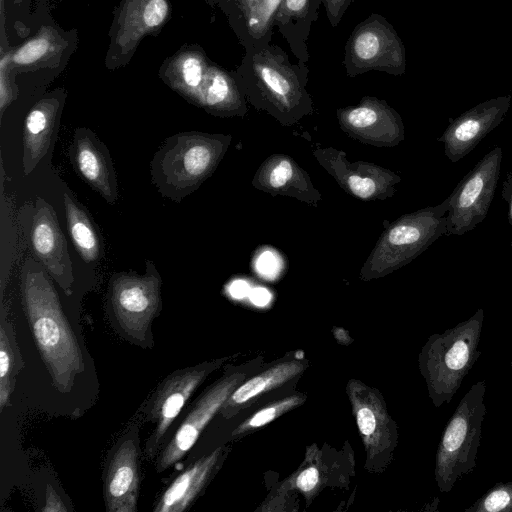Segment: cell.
Returning <instances> with one entry per match:
<instances>
[{"label": "cell", "instance_id": "1", "mask_svg": "<svg viewBox=\"0 0 512 512\" xmlns=\"http://www.w3.org/2000/svg\"><path fill=\"white\" fill-rule=\"evenodd\" d=\"M43 265L26 259L21 270L23 306L41 357L55 388L70 392L84 359Z\"/></svg>", "mask_w": 512, "mask_h": 512}, {"label": "cell", "instance_id": "2", "mask_svg": "<svg viewBox=\"0 0 512 512\" xmlns=\"http://www.w3.org/2000/svg\"><path fill=\"white\" fill-rule=\"evenodd\" d=\"M233 72L244 96L258 108L285 117L311 110L307 63H292L288 54L271 42L245 48Z\"/></svg>", "mask_w": 512, "mask_h": 512}, {"label": "cell", "instance_id": "3", "mask_svg": "<svg viewBox=\"0 0 512 512\" xmlns=\"http://www.w3.org/2000/svg\"><path fill=\"white\" fill-rule=\"evenodd\" d=\"M227 142L223 135L198 131L166 138L150 162L153 185L163 197L181 202L214 171Z\"/></svg>", "mask_w": 512, "mask_h": 512}, {"label": "cell", "instance_id": "4", "mask_svg": "<svg viewBox=\"0 0 512 512\" xmlns=\"http://www.w3.org/2000/svg\"><path fill=\"white\" fill-rule=\"evenodd\" d=\"M484 310L443 333L432 334L419 354V369L436 408L450 403L481 355Z\"/></svg>", "mask_w": 512, "mask_h": 512}, {"label": "cell", "instance_id": "5", "mask_svg": "<svg viewBox=\"0 0 512 512\" xmlns=\"http://www.w3.org/2000/svg\"><path fill=\"white\" fill-rule=\"evenodd\" d=\"M484 380L473 384L460 400L441 435L435 458V480L441 492L473 471L487 413Z\"/></svg>", "mask_w": 512, "mask_h": 512}, {"label": "cell", "instance_id": "6", "mask_svg": "<svg viewBox=\"0 0 512 512\" xmlns=\"http://www.w3.org/2000/svg\"><path fill=\"white\" fill-rule=\"evenodd\" d=\"M161 286V276L149 259L144 274L118 272L108 282L107 308L114 326L142 347L153 346L151 325L161 311Z\"/></svg>", "mask_w": 512, "mask_h": 512}, {"label": "cell", "instance_id": "7", "mask_svg": "<svg viewBox=\"0 0 512 512\" xmlns=\"http://www.w3.org/2000/svg\"><path fill=\"white\" fill-rule=\"evenodd\" d=\"M343 66L349 77L370 71L403 75L406 71L404 43L384 16L372 13L349 36Z\"/></svg>", "mask_w": 512, "mask_h": 512}, {"label": "cell", "instance_id": "8", "mask_svg": "<svg viewBox=\"0 0 512 512\" xmlns=\"http://www.w3.org/2000/svg\"><path fill=\"white\" fill-rule=\"evenodd\" d=\"M78 44V30L63 29L49 14L33 34L12 47L10 68L44 86L64 71Z\"/></svg>", "mask_w": 512, "mask_h": 512}, {"label": "cell", "instance_id": "9", "mask_svg": "<svg viewBox=\"0 0 512 512\" xmlns=\"http://www.w3.org/2000/svg\"><path fill=\"white\" fill-rule=\"evenodd\" d=\"M108 30L105 68L114 71L131 61L144 38L158 36L172 17L171 0H120Z\"/></svg>", "mask_w": 512, "mask_h": 512}, {"label": "cell", "instance_id": "10", "mask_svg": "<svg viewBox=\"0 0 512 512\" xmlns=\"http://www.w3.org/2000/svg\"><path fill=\"white\" fill-rule=\"evenodd\" d=\"M503 151L499 146L485 154L450 194L445 236H461L486 218L500 176Z\"/></svg>", "mask_w": 512, "mask_h": 512}, {"label": "cell", "instance_id": "11", "mask_svg": "<svg viewBox=\"0 0 512 512\" xmlns=\"http://www.w3.org/2000/svg\"><path fill=\"white\" fill-rule=\"evenodd\" d=\"M352 412L366 452V468L380 472L392 460L398 442L397 425L376 389L351 379L347 383Z\"/></svg>", "mask_w": 512, "mask_h": 512}, {"label": "cell", "instance_id": "12", "mask_svg": "<svg viewBox=\"0 0 512 512\" xmlns=\"http://www.w3.org/2000/svg\"><path fill=\"white\" fill-rule=\"evenodd\" d=\"M221 362L222 360H216L178 369L158 385L142 409L144 422L154 424V429L145 444V455L148 459L158 455L164 436L186 402Z\"/></svg>", "mask_w": 512, "mask_h": 512}, {"label": "cell", "instance_id": "13", "mask_svg": "<svg viewBox=\"0 0 512 512\" xmlns=\"http://www.w3.org/2000/svg\"><path fill=\"white\" fill-rule=\"evenodd\" d=\"M246 373L237 371L224 375L197 399L182 424L159 453L156 471L164 472L179 462L198 440L231 393L245 380Z\"/></svg>", "mask_w": 512, "mask_h": 512}, {"label": "cell", "instance_id": "14", "mask_svg": "<svg viewBox=\"0 0 512 512\" xmlns=\"http://www.w3.org/2000/svg\"><path fill=\"white\" fill-rule=\"evenodd\" d=\"M140 482L138 425L133 423L111 450L103 494L108 512H135Z\"/></svg>", "mask_w": 512, "mask_h": 512}, {"label": "cell", "instance_id": "15", "mask_svg": "<svg viewBox=\"0 0 512 512\" xmlns=\"http://www.w3.org/2000/svg\"><path fill=\"white\" fill-rule=\"evenodd\" d=\"M450 199L449 195L435 206L405 215L388 231L386 244L391 251L394 267L413 260L446 234Z\"/></svg>", "mask_w": 512, "mask_h": 512}, {"label": "cell", "instance_id": "16", "mask_svg": "<svg viewBox=\"0 0 512 512\" xmlns=\"http://www.w3.org/2000/svg\"><path fill=\"white\" fill-rule=\"evenodd\" d=\"M511 95L498 96L465 111L450 120L438 141L444 145V154L452 163L460 161L504 119L510 108Z\"/></svg>", "mask_w": 512, "mask_h": 512}, {"label": "cell", "instance_id": "17", "mask_svg": "<svg viewBox=\"0 0 512 512\" xmlns=\"http://www.w3.org/2000/svg\"><path fill=\"white\" fill-rule=\"evenodd\" d=\"M30 240L38 261L64 292L70 295L74 277L67 242L55 210L40 197L35 201Z\"/></svg>", "mask_w": 512, "mask_h": 512}, {"label": "cell", "instance_id": "18", "mask_svg": "<svg viewBox=\"0 0 512 512\" xmlns=\"http://www.w3.org/2000/svg\"><path fill=\"white\" fill-rule=\"evenodd\" d=\"M69 157L77 174L108 204L118 199V183L107 146L90 128L77 127L69 148Z\"/></svg>", "mask_w": 512, "mask_h": 512}, {"label": "cell", "instance_id": "19", "mask_svg": "<svg viewBox=\"0 0 512 512\" xmlns=\"http://www.w3.org/2000/svg\"><path fill=\"white\" fill-rule=\"evenodd\" d=\"M67 98L65 88L58 87L42 94L30 107L23 127L24 175L34 171L47 154Z\"/></svg>", "mask_w": 512, "mask_h": 512}, {"label": "cell", "instance_id": "20", "mask_svg": "<svg viewBox=\"0 0 512 512\" xmlns=\"http://www.w3.org/2000/svg\"><path fill=\"white\" fill-rule=\"evenodd\" d=\"M210 62L202 46L186 43L164 59L158 76L184 100L200 107L202 88Z\"/></svg>", "mask_w": 512, "mask_h": 512}, {"label": "cell", "instance_id": "21", "mask_svg": "<svg viewBox=\"0 0 512 512\" xmlns=\"http://www.w3.org/2000/svg\"><path fill=\"white\" fill-rule=\"evenodd\" d=\"M224 448L201 457L177 476L164 490L154 512H183L188 509L216 472Z\"/></svg>", "mask_w": 512, "mask_h": 512}, {"label": "cell", "instance_id": "22", "mask_svg": "<svg viewBox=\"0 0 512 512\" xmlns=\"http://www.w3.org/2000/svg\"><path fill=\"white\" fill-rule=\"evenodd\" d=\"M323 1L281 0L277 8L273 26L288 43L298 61L307 63L310 59L308 38Z\"/></svg>", "mask_w": 512, "mask_h": 512}, {"label": "cell", "instance_id": "23", "mask_svg": "<svg viewBox=\"0 0 512 512\" xmlns=\"http://www.w3.org/2000/svg\"><path fill=\"white\" fill-rule=\"evenodd\" d=\"M244 94L233 71L211 61L203 84L200 108L216 116L245 112Z\"/></svg>", "mask_w": 512, "mask_h": 512}, {"label": "cell", "instance_id": "24", "mask_svg": "<svg viewBox=\"0 0 512 512\" xmlns=\"http://www.w3.org/2000/svg\"><path fill=\"white\" fill-rule=\"evenodd\" d=\"M306 365L300 361L280 362L259 375L243 381L228 397L220 409L222 416L231 417L243 404L257 396L283 385L303 372Z\"/></svg>", "mask_w": 512, "mask_h": 512}, {"label": "cell", "instance_id": "25", "mask_svg": "<svg viewBox=\"0 0 512 512\" xmlns=\"http://www.w3.org/2000/svg\"><path fill=\"white\" fill-rule=\"evenodd\" d=\"M64 208L68 232L78 254L87 264L97 262L102 254V243L90 214L68 193L64 194Z\"/></svg>", "mask_w": 512, "mask_h": 512}, {"label": "cell", "instance_id": "26", "mask_svg": "<svg viewBox=\"0 0 512 512\" xmlns=\"http://www.w3.org/2000/svg\"><path fill=\"white\" fill-rule=\"evenodd\" d=\"M24 363L16 342L13 325L6 308L1 303L0 316V411L8 405L15 384L16 375Z\"/></svg>", "mask_w": 512, "mask_h": 512}, {"label": "cell", "instance_id": "27", "mask_svg": "<svg viewBox=\"0 0 512 512\" xmlns=\"http://www.w3.org/2000/svg\"><path fill=\"white\" fill-rule=\"evenodd\" d=\"M281 0H259L242 37L238 40L243 48L271 42L274 16Z\"/></svg>", "mask_w": 512, "mask_h": 512}, {"label": "cell", "instance_id": "28", "mask_svg": "<svg viewBox=\"0 0 512 512\" xmlns=\"http://www.w3.org/2000/svg\"><path fill=\"white\" fill-rule=\"evenodd\" d=\"M304 401V396L295 394L273 402L260 409L251 417L243 421L234 431L233 435L244 434L246 432L263 427L272 422L283 413L300 405Z\"/></svg>", "mask_w": 512, "mask_h": 512}, {"label": "cell", "instance_id": "29", "mask_svg": "<svg viewBox=\"0 0 512 512\" xmlns=\"http://www.w3.org/2000/svg\"><path fill=\"white\" fill-rule=\"evenodd\" d=\"M464 511L512 512V481L495 484Z\"/></svg>", "mask_w": 512, "mask_h": 512}, {"label": "cell", "instance_id": "30", "mask_svg": "<svg viewBox=\"0 0 512 512\" xmlns=\"http://www.w3.org/2000/svg\"><path fill=\"white\" fill-rule=\"evenodd\" d=\"M12 47L0 52V118L4 117L5 111L16 101L20 94L17 83V75L11 70Z\"/></svg>", "mask_w": 512, "mask_h": 512}, {"label": "cell", "instance_id": "31", "mask_svg": "<svg viewBox=\"0 0 512 512\" xmlns=\"http://www.w3.org/2000/svg\"><path fill=\"white\" fill-rule=\"evenodd\" d=\"M258 2L259 0H218L217 6L226 15L228 24L238 40L242 37Z\"/></svg>", "mask_w": 512, "mask_h": 512}, {"label": "cell", "instance_id": "32", "mask_svg": "<svg viewBox=\"0 0 512 512\" xmlns=\"http://www.w3.org/2000/svg\"><path fill=\"white\" fill-rule=\"evenodd\" d=\"M350 191L357 197L366 199L376 191V184L370 177L352 175L347 179Z\"/></svg>", "mask_w": 512, "mask_h": 512}, {"label": "cell", "instance_id": "33", "mask_svg": "<svg viewBox=\"0 0 512 512\" xmlns=\"http://www.w3.org/2000/svg\"><path fill=\"white\" fill-rule=\"evenodd\" d=\"M293 176V167L289 161L283 160L279 162L274 168L271 170L268 182L270 187L272 188H281L286 185V183Z\"/></svg>", "mask_w": 512, "mask_h": 512}, {"label": "cell", "instance_id": "34", "mask_svg": "<svg viewBox=\"0 0 512 512\" xmlns=\"http://www.w3.org/2000/svg\"><path fill=\"white\" fill-rule=\"evenodd\" d=\"M320 480L319 471L314 466L302 470L296 477V486L305 494L315 491Z\"/></svg>", "mask_w": 512, "mask_h": 512}, {"label": "cell", "instance_id": "35", "mask_svg": "<svg viewBox=\"0 0 512 512\" xmlns=\"http://www.w3.org/2000/svg\"><path fill=\"white\" fill-rule=\"evenodd\" d=\"M352 0H324V8L326 10V15L329 20L331 26L336 27L345 12L349 8Z\"/></svg>", "mask_w": 512, "mask_h": 512}, {"label": "cell", "instance_id": "36", "mask_svg": "<svg viewBox=\"0 0 512 512\" xmlns=\"http://www.w3.org/2000/svg\"><path fill=\"white\" fill-rule=\"evenodd\" d=\"M278 259L271 252H264L258 260L257 268L263 275H274L278 269Z\"/></svg>", "mask_w": 512, "mask_h": 512}, {"label": "cell", "instance_id": "37", "mask_svg": "<svg viewBox=\"0 0 512 512\" xmlns=\"http://www.w3.org/2000/svg\"><path fill=\"white\" fill-rule=\"evenodd\" d=\"M68 509L64 506L58 494L54 491L51 486L46 489V501L42 508L45 512H56V511H67Z\"/></svg>", "mask_w": 512, "mask_h": 512}, {"label": "cell", "instance_id": "38", "mask_svg": "<svg viewBox=\"0 0 512 512\" xmlns=\"http://www.w3.org/2000/svg\"><path fill=\"white\" fill-rule=\"evenodd\" d=\"M7 0H0V52L5 51L11 47L8 41V34L6 29L7 21Z\"/></svg>", "mask_w": 512, "mask_h": 512}, {"label": "cell", "instance_id": "39", "mask_svg": "<svg viewBox=\"0 0 512 512\" xmlns=\"http://www.w3.org/2000/svg\"><path fill=\"white\" fill-rule=\"evenodd\" d=\"M501 195L508 206V220L512 227V173H507L502 183ZM512 248V239L510 242Z\"/></svg>", "mask_w": 512, "mask_h": 512}, {"label": "cell", "instance_id": "40", "mask_svg": "<svg viewBox=\"0 0 512 512\" xmlns=\"http://www.w3.org/2000/svg\"><path fill=\"white\" fill-rule=\"evenodd\" d=\"M250 300L256 306H265L271 300V294L263 287H256L250 291Z\"/></svg>", "mask_w": 512, "mask_h": 512}, {"label": "cell", "instance_id": "41", "mask_svg": "<svg viewBox=\"0 0 512 512\" xmlns=\"http://www.w3.org/2000/svg\"><path fill=\"white\" fill-rule=\"evenodd\" d=\"M249 285L243 280H236L229 286V293L233 298L242 299L248 295Z\"/></svg>", "mask_w": 512, "mask_h": 512}, {"label": "cell", "instance_id": "42", "mask_svg": "<svg viewBox=\"0 0 512 512\" xmlns=\"http://www.w3.org/2000/svg\"><path fill=\"white\" fill-rule=\"evenodd\" d=\"M31 1L32 0H12V3L15 6H18L19 8H21L22 10H26L29 8Z\"/></svg>", "mask_w": 512, "mask_h": 512}, {"label": "cell", "instance_id": "43", "mask_svg": "<svg viewBox=\"0 0 512 512\" xmlns=\"http://www.w3.org/2000/svg\"><path fill=\"white\" fill-rule=\"evenodd\" d=\"M204 1L211 8H215L218 4V0H204Z\"/></svg>", "mask_w": 512, "mask_h": 512}, {"label": "cell", "instance_id": "44", "mask_svg": "<svg viewBox=\"0 0 512 512\" xmlns=\"http://www.w3.org/2000/svg\"><path fill=\"white\" fill-rule=\"evenodd\" d=\"M511 370H512V358H511Z\"/></svg>", "mask_w": 512, "mask_h": 512}]
</instances>
